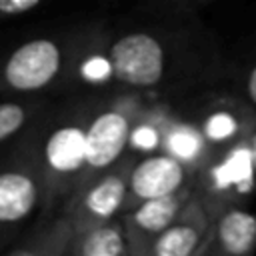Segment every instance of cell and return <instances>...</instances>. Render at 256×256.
<instances>
[{"mask_svg":"<svg viewBox=\"0 0 256 256\" xmlns=\"http://www.w3.org/2000/svg\"><path fill=\"white\" fill-rule=\"evenodd\" d=\"M194 192L210 212L252 196L256 192V172L248 138L228 148L212 150L194 170Z\"/></svg>","mask_w":256,"mask_h":256,"instance_id":"obj_7","label":"cell"},{"mask_svg":"<svg viewBox=\"0 0 256 256\" xmlns=\"http://www.w3.org/2000/svg\"><path fill=\"white\" fill-rule=\"evenodd\" d=\"M196 12L152 0V10L84 26L64 90H124L152 100L222 80L226 66L218 40Z\"/></svg>","mask_w":256,"mask_h":256,"instance_id":"obj_1","label":"cell"},{"mask_svg":"<svg viewBox=\"0 0 256 256\" xmlns=\"http://www.w3.org/2000/svg\"><path fill=\"white\" fill-rule=\"evenodd\" d=\"M166 2H172V4H178L184 8H192V10H200L202 6H208V4L218 2V0H166Z\"/></svg>","mask_w":256,"mask_h":256,"instance_id":"obj_18","label":"cell"},{"mask_svg":"<svg viewBox=\"0 0 256 256\" xmlns=\"http://www.w3.org/2000/svg\"><path fill=\"white\" fill-rule=\"evenodd\" d=\"M70 256H130L128 234L120 216L76 232Z\"/></svg>","mask_w":256,"mask_h":256,"instance_id":"obj_14","label":"cell"},{"mask_svg":"<svg viewBox=\"0 0 256 256\" xmlns=\"http://www.w3.org/2000/svg\"><path fill=\"white\" fill-rule=\"evenodd\" d=\"M248 146H250V156H252V164H254V172H256V128L248 136Z\"/></svg>","mask_w":256,"mask_h":256,"instance_id":"obj_19","label":"cell"},{"mask_svg":"<svg viewBox=\"0 0 256 256\" xmlns=\"http://www.w3.org/2000/svg\"><path fill=\"white\" fill-rule=\"evenodd\" d=\"M192 196L194 184L164 196L148 198L132 208H126L120 218L128 234L130 256H148L152 240L176 220V216L184 210Z\"/></svg>","mask_w":256,"mask_h":256,"instance_id":"obj_10","label":"cell"},{"mask_svg":"<svg viewBox=\"0 0 256 256\" xmlns=\"http://www.w3.org/2000/svg\"><path fill=\"white\" fill-rule=\"evenodd\" d=\"M42 2L44 0H0V20L22 16Z\"/></svg>","mask_w":256,"mask_h":256,"instance_id":"obj_17","label":"cell"},{"mask_svg":"<svg viewBox=\"0 0 256 256\" xmlns=\"http://www.w3.org/2000/svg\"><path fill=\"white\" fill-rule=\"evenodd\" d=\"M146 100L150 98L124 90L90 92L86 116V166L82 180L108 170L128 154L134 124Z\"/></svg>","mask_w":256,"mask_h":256,"instance_id":"obj_5","label":"cell"},{"mask_svg":"<svg viewBox=\"0 0 256 256\" xmlns=\"http://www.w3.org/2000/svg\"><path fill=\"white\" fill-rule=\"evenodd\" d=\"M134 160L136 156L128 152L108 170L82 180L62 202L58 212H64L70 218L76 232L122 214L128 196V176Z\"/></svg>","mask_w":256,"mask_h":256,"instance_id":"obj_8","label":"cell"},{"mask_svg":"<svg viewBox=\"0 0 256 256\" xmlns=\"http://www.w3.org/2000/svg\"><path fill=\"white\" fill-rule=\"evenodd\" d=\"M88 106L90 92L72 94L62 104L48 106L36 122L42 176V208L38 218L56 214L84 176Z\"/></svg>","mask_w":256,"mask_h":256,"instance_id":"obj_2","label":"cell"},{"mask_svg":"<svg viewBox=\"0 0 256 256\" xmlns=\"http://www.w3.org/2000/svg\"><path fill=\"white\" fill-rule=\"evenodd\" d=\"M210 226V210L194 192L176 220L152 240L148 256H202Z\"/></svg>","mask_w":256,"mask_h":256,"instance_id":"obj_11","label":"cell"},{"mask_svg":"<svg viewBox=\"0 0 256 256\" xmlns=\"http://www.w3.org/2000/svg\"><path fill=\"white\" fill-rule=\"evenodd\" d=\"M84 28L34 36L0 58V96H48L64 90Z\"/></svg>","mask_w":256,"mask_h":256,"instance_id":"obj_3","label":"cell"},{"mask_svg":"<svg viewBox=\"0 0 256 256\" xmlns=\"http://www.w3.org/2000/svg\"><path fill=\"white\" fill-rule=\"evenodd\" d=\"M236 88L242 92V96L256 108V60H252V64H248L242 74L238 76Z\"/></svg>","mask_w":256,"mask_h":256,"instance_id":"obj_16","label":"cell"},{"mask_svg":"<svg viewBox=\"0 0 256 256\" xmlns=\"http://www.w3.org/2000/svg\"><path fill=\"white\" fill-rule=\"evenodd\" d=\"M202 256H250L256 252V214L244 202H228L214 212Z\"/></svg>","mask_w":256,"mask_h":256,"instance_id":"obj_12","label":"cell"},{"mask_svg":"<svg viewBox=\"0 0 256 256\" xmlns=\"http://www.w3.org/2000/svg\"><path fill=\"white\" fill-rule=\"evenodd\" d=\"M190 184H194V168H190L180 158L162 150L140 154L136 156L128 176V196L124 210L148 198L164 196Z\"/></svg>","mask_w":256,"mask_h":256,"instance_id":"obj_9","label":"cell"},{"mask_svg":"<svg viewBox=\"0 0 256 256\" xmlns=\"http://www.w3.org/2000/svg\"><path fill=\"white\" fill-rule=\"evenodd\" d=\"M76 228L64 212L36 218L8 248V256H70Z\"/></svg>","mask_w":256,"mask_h":256,"instance_id":"obj_13","label":"cell"},{"mask_svg":"<svg viewBox=\"0 0 256 256\" xmlns=\"http://www.w3.org/2000/svg\"><path fill=\"white\" fill-rule=\"evenodd\" d=\"M48 106L46 96H0V146L16 142Z\"/></svg>","mask_w":256,"mask_h":256,"instance_id":"obj_15","label":"cell"},{"mask_svg":"<svg viewBox=\"0 0 256 256\" xmlns=\"http://www.w3.org/2000/svg\"><path fill=\"white\" fill-rule=\"evenodd\" d=\"M218 82L176 96L178 106L212 150L238 144L256 128V108L238 88L224 90L216 86Z\"/></svg>","mask_w":256,"mask_h":256,"instance_id":"obj_6","label":"cell"},{"mask_svg":"<svg viewBox=\"0 0 256 256\" xmlns=\"http://www.w3.org/2000/svg\"><path fill=\"white\" fill-rule=\"evenodd\" d=\"M36 122L0 154V254L8 252L42 208Z\"/></svg>","mask_w":256,"mask_h":256,"instance_id":"obj_4","label":"cell"}]
</instances>
